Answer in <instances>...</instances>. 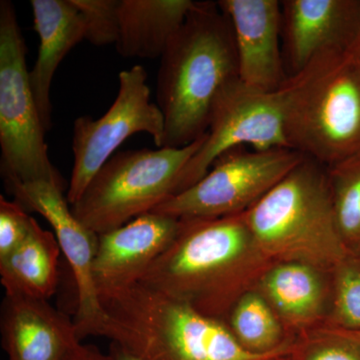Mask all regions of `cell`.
<instances>
[{"label": "cell", "instance_id": "6da1fadb", "mask_svg": "<svg viewBox=\"0 0 360 360\" xmlns=\"http://www.w3.org/2000/svg\"><path fill=\"white\" fill-rule=\"evenodd\" d=\"M276 264L258 246L245 212L180 219L172 245L139 283L226 323L234 305Z\"/></svg>", "mask_w": 360, "mask_h": 360}, {"label": "cell", "instance_id": "7a4b0ae2", "mask_svg": "<svg viewBox=\"0 0 360 360\" xmlns=\"http://www.w3.org/2000/svg\"><path fill=\"white\" fill-rule=\"evenodd\" d=\"M238 79L231 21L217 2L194 1L160 58L156 94L165 118L162 148H184L205 135L217 96Z\"/></svg>", "mask_w": 360, "mask_h": 360}, {"label": "cell", "instance_id": "3957f363", "mask_svg": "<svg viewBox=\"0 0 360 360\" xmlns=\"http://www.w3.org/2000/svg\"><path fill=\"white\" fill-rule=\"evenodd\" d=\"M105 314L103 336L141 360H269L251 354L224 321L213 319L150 286L136 283L99 295Z\"/></svg>", "mask_w": 360, "mask_h": 360}, {"label": "cell", "instance_id": "277c9868", "mask_svg": "<svg viewBox=\"0 0 360 360\" xmlns=\"http://www.w3.org/2000/svg\"><path fill=\"white\" fill-rule=\"evenodd\" d=\"M279 90L290 149L326 168L359 158V42L312 59Z\"/></svg>", "mask_w": 360, "mask_h": 360}, {"label": "cell", "instance_id": "5b68a950", "mask_svg": "<svg viewBox=\"0 0 360 360\" xmlns=\"http://www.w3.org/2000/svg\"><path fill=\"white\" fill-rule=\"evenodd\" d=\"M258 246L272 260L333 274L350 252L336 222L328 169L304 160L245 212Z\"/></svg>", "mask_w": 360, "mask_h": 360}, {"label": "cell", "instance_id": "8992f818", "mask_svg": "<svg viewBox=\"0 0 360 360\" xmlns=\"http://www.w3.org/2000/svg\"><path fill=\"white\" fill-rule=\"evenodd\" d=\"M205 139V134L179 148L115 153L70 205L73 214L90 231L101 234L153 212L174 195L180 174Z\"/></svg>", "mask_w": 360, "mask_h": 360}, {"label": "cell", "instance_id": "52a82bcc", "mask_svg": "<svg viewBox=\"0 0 360 360\" xmlns=\"http://www.w3.org/2000/svg\"><path fill=\"white\" fill-rule=\"evenodd\" d=\"M26 46L9 0L0 1V148L6 184L65 181L49 158L44 123L30 82Z\"/></svg>", "mask_w": 360, "mask_h": 360}, {"label": "cell", "instance_id": "ba28073f", "mask_svg": "<svg viewBox=\"0 0 360 360\" xmlns=\"http://www.w3.org/2000/svg\"><path fill=\"white\" fill-rule=\"evenodd\" d=\"M305 156L290 148L231 149L195 184L170 196L151 212L177 219H217L246 212Z\"/></svg>", "mask_w": 360, "mask_h": 360}, {"label": "cell", "instance_id": "9c48e42d", "mask_svg": "<svg viewBox=\"0 0 360 360\" xmlns=\"http://www.w3.org/2000/svg\"><path fill=\"white\" fill-rule=\"evenodd\" d=\"M120 89L112 105L98 120L77 118L73 127V168L66 200L75 205L104 163L131 135L148 134L156 148L165 141V124L158 104L150 101L148 73L134 65L118 75Z\"/></svg>", "mask_w": 360, "mask_h": 360}, {"label": "cell", "instance_id": "30bf717a", "mask_svg": "<svg viewBox=\"0 0 360 360\" xmlns=\"http://www.w3.org/2000/svg\"><path fill=\"white\" fill-rule=\"evenodd\" d=\"M245 146L259 151L290 149L281 90L262 91L238 79L217 96L205 141L180 174L174 194L200 181L220 155Z\"/></svg>", "mask_w": 360, "mask_h": 360}, {"label": "cell", "instance_id": "8fae6325", "mask_svg": "<svg viewBox=\"0 0 360 360\" xmlns=\"http://www.w3.org/2000/svg\"><path fill=\"white\" fill-rule=\"evenodd\" d=\"M6 186L18 202L39 213L53 229L77 285L75 324L78 338L82 340L87 336H103L106 316L92 276L98 234L87 229L73 214L63 195L65 187L44 180L13 182Z\"/></svg>", "mask_w": 360, "mask_h": 360}, {"label": "cell", "instance_id": "7c38bea8", "mask_svg": "<svg viewBox=\"0 0 360 360\" xmlns=\"http://www.w3.org/2000/svg\"><path fill=\"white\" fill-rule=\"evenodd\" d=\"M283 14V59L291 75L312 59L352 49L360 37V0H285Z\"/></svg>", "mask_w": 360, "mask_h": 360}, {"label": "cell", "instance_id": "4fadbf2b", "mask_svg": "<svg viewBox=\"0 0 360 360\" xmlns=\"http://www.w3.org/2000/svg\"><path fill=\"white\" fill-rule=\"evenodd\" d=\"M180 219L148 212L113 231L98 234L92 276L97 292L139 283L176 236Z\"/></svg>", "mask_w": 360, "mask_h": 360}, {"label": "cell", "instance_id": "5bb4252c", "mask_svg": "<svg viewBox=\"0 0 360 360\" xmlns=\"http://www.w3.org/2000/svg\"><path fill=\"white\" fill-rule=\"evenodd\" d=\"M233 32L239 80L262 91H276L288 75L281 51L283 14L277 0H219Z\"/></svg>", "mask_w": 360, "mask_h": 360}, {"label": "cell", "instance_id": "9a60e30c", "mask_svg": "<svg viewBox=\"0 0 360 360\" xmlns=\"http://www.w3.org/2000/svg\"><path fill=\"white\" fill-rule=\"evenodd\" d=\"M0 328L8 360H66L82 342L75 321L27 296L6 295Z\"/></svg>", "mask_w": 360, "mask_h": 360}, {"label": "cell", "instance_id": "2e32d148", "mask_svg": "<svg viewBox=\"0 0 360 360\" xmlns=\"http://www.w3.org/2000/svg\"><path fill=\"white\" fill-rule=\"evenodd\" d=\"M257 290L269 303L292 340L326 321L331 302V274L302 262L272 265Z\"/></svg>", "mask_w": 360, "mask_h": 360}, {"label": "cell", "instance_id": "e0dca14e", "mask_svg": "<svg viewBox=\"0 0 360 360\" xmlns=\"http://www.w3.org/2000/svg\"><path fill=\"white\" fill-rule=\"evenodd\" d=\"M33 22L39 34V54L30 82L45 130L52 127L51 89L54 73L68 52L85 39L84 15L73 0H32Z\"/></svg>", "mask_w": 360, "mask_h": 360}, {"label": "cell", "instance_id": "ac0fdd59", "mask_svg": "<svg viewBox=\"0 0 360 360\" xmlns=\"http://www.w3.org/2000/svg\"><path fill=\"white\" fill-rule=\"evenodd\" d=\"M193 4V0H120L118 53L124 58H160Z\"/></svg>", "mask_w": 360, "mask_h": 360}, {"label": "cell", "instance_id": "d6986e66", "mask_svg": "<svg viewBox=\"0 0 360 360\" xmlns=\"http://www.w3.org/2000/svg\"><path fill=\"white\" fill-rule=\"evenodd\" d=\"M60 253L53 232L33 220L25 240L0 259V281L6 295L49 300L58 290Z\"/></svg>", "mask_w": 360, "mask_h": 360}, {"label": "cell", "instance_id": "ffe728a7", "mask_svg": "<svg viewBox=\"0 0 360 360\" xmlns=\"http://www.w3.org/2000/svg\"><path fill=\"white\" fill-rule=\"evenodd\" d=\"M226 324L239 345L251 354H274L290 347L295 341L288 335L274 310L257 290L238 300Z\"/></svg>", "mask_w": 360, "mask_h": 360}, {"label": "cell", "instance_id": "44dd1931", "mask_svg": "<svg viewBox=\"0 0 360 360\" xmlns=\"http://www.w3.org/2000/svg\"><path fill=\"white\" fill-rule=\"evenodd\" d=\"M326 169L341 236L350 252L360 253V156Z\"/></svg>", "mask_w": 360, "mask_h": 360}, {"label": "cell", "instance_id": "7402d4cb", "mask_svg": "<svg viewBox=\"0 0 360 360\" xmlns=\"http://www.w3.org/2000/svg\"><path fill=\"white\" fill-rule=\"evenodd\" d=\"M322 324L360 330V253H348L331 274L330 307Z\"/></svg>", "mask_w": 360, "mask_h": 360}, {"label": "cell", "instance_id": "603a6c76", "mask_svg": "<svg viewBox=\"0 0 360 360\" xmlns=\"http://www.w3.org/2000/svg\"><path fill=\"white\" fill-rule=\"evenodd\" d=\"M120 0H73L85 21V40L96 46L115 44Z\"/></svg>", "mask_w": 360, "mask_h": 360}, {"label": "cell", "instance_id": "cb8c5ba5", "mask_svg": "<svg viewBox=\"0 0 360 360\" xmlns=\"http://www.w3.org/2000/svg\"><path fill=\"white\" fill-rule=\"evenodd\" d=\"M292 360H360V348L338 336L311 333L296 338Z\"/></svg>", "mask_w": 360, "mask_h": 360}, {"label": "cell", "instance_id": "d4e9b609", "mask_svg": "<svg viewBox=\"0 0 360 360\" xmlns=\"http://www.w3.org/2000/svg\"><path fill=\"white\" fill-rule=\"evenodd\" d=\"M33 220L20 202L0 196V259L11 255L25 240Z\"/></svg>", "mask_w": 360, "mask_h": 360}, {"label": "cell", "instance_id": "484cf974", "mask_svg": "<svg viewBox=\"0 0 360 360\" xmlns=\"http://www.w3.org/2000/svg\"><path fill=\"white\" fill-rule=\"evenodd\" d=\"M66 360H115V359L110 354H103L94 345H82L80 342Z\"/></svg>", "mask_w": 360, "mask_h": 360}, {"label": "cell", "instance_id": "4316f807", "mask_svg": "<svg viewBox=\"0 0 360 360\" xmlns=\"http://www.w3.org/2000/svg\"><path fill=\"white\" fill-rule=\"evenodd\" d=\"M311 331L345 338V340L354 343L360 348V330H347V329L335 328V326H328V324H321V326H317L316 328L312 329ZM311 331H309V333H311Z\"/></svg>", "mask_w": 360, "mask_h": 360}, {"label": "cell", "instance_id": "83f0119b", "mask_svg": "<svg viewBox=\"0 0 360 360\" xmlns=\"http://www.w3.org/2000/svg\"><path fill=\"white\" fill-rule=\"evenodd\" d=\"M110 354L112 355L115 360H141L139 357L132 354L131 352H129V350L116 345L115 342H111Z\"/></svg>", "mask_w": 360, "mask_h": 360}, {"label": "cell", "instance_id": "f1b7e54d", "mask_svg": "<svg viewBox=\"0 0 360 360\" xmlns=\"http://www.w3.org/2000/svg\"><path fill=\"white\" fill-rule=\"evenodd\" d=\"M291 352H292V350H291ZM291 352H288V354L279 355V356L274 357V359H269V360H292V359H291V357H290Z\"/></svg>", "mask_w": 360, "mask_h": 360}, {"label": "cell", "instance_id": "f546056e", "mask_svg": "<svg viewBox=\"0 0 360 360\" xmlns=\"http://www.w3.org/2000/svg\"><path fill=\"white\" fill-rule=\"evenodd\" d=\"M359 51H360V37H359Z\"/></svg>", "mask_w": 360, "mask_h": 360}]
</instances>
